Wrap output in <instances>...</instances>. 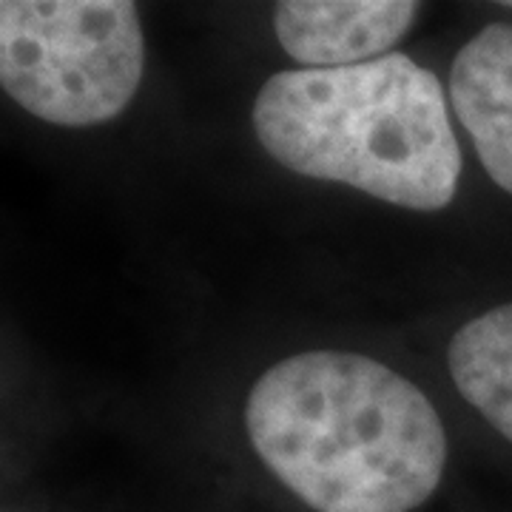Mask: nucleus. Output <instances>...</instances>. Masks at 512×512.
Instances as JSON below:
<instances>
[{
    "mask_svg": "<svg viewBox=\"0 0 512 512\" xmlns=\"http://www.w3.org/2000/svg\"><path fill=\"white\" fill-rule=\"evenodd\" d=\"M254 453L316 512H410L441 484L447 433L410 379L362 353L308 350L245 402Z\"/></svg>",
    "mask_w": 512,
    "mask_h": 512,
    "instance_id": "nucleus-1",
    "label": "nucleus"
},
{
    "mask_svg": "<svg viewBox=\"0 0 512 512\" xmlns=\"http://www.w3.org/2000/svg\"><path fill=\"white\" fill-rule=\"evenodd\" d=\"M254 131L293 174L410 211H441L458 191L461 148L439 77L399 52L274 74L256 94Z\"/></svg>",
    "mask_w": 512,
    "mask_h": 512,
    "instance_id": "nucleus-2",
    "label": "nucleus"
},
{
    "mask_svg": "<svg viewBox=\"0 0 512 512\" xmlns=\"http://www.w3.org/2000/svg\"><path fill=\"white\" fill-rule=\"evenodd\" d=\"M143 72L146 37L128 0L0 3V86L46 123H109L128 109Z\"/></svg>",
    "mask_w": 512,
    "mask_h": 512,
    "instance_id": "nucleus-3",
    "label": "nucleus"
},
{
    "mask_svg": "<svg viewBox=\"0 0 512 512\" xmlns=\"http://www.w3.org/2000/svg\"><path fill=\"white\" fill-rule=\"evenodd\" d=\"M416 15L413 0H285L274 29L279 46L305 69H345L393 55Z\"/></svg>",
    "mask_w": 512,
    "mask_h": 512,
    "instance_id": "nucleus-4",
    "label": "nucleus"
},
{
    "mask_svg": "<svg viewBox=\"0 0 512 512\" xmlns=\"http://www.w3.org/2000/svg\"><path fill=\"white\" fill-rule=\"evenodd\" d=\"M450 103L490 180L512 194V23H490L461 46Z\"/></svg>",
    "mask_w": 512,
    "mask_h": 512,
    "instance_id": "nucleus-5",
    "label": "nucleus"
},
{
    "mask_svg": "<svg viewBox=\"0 0 512 512\" xmlns=\"http://www.w3.org/2000/svg\"><path fill=\"white\" fill-rule=\"evenodd\" d=\"M447 365L458 393L512 444V305L481 313L458 330Z\"/></svg>",
    "mask_w": 512,
    "mask_h": 512,
    "instance_id": "nucleus-6",
    "label": "nucleus"
}]
</instances>
